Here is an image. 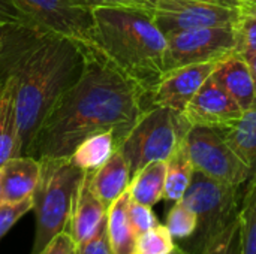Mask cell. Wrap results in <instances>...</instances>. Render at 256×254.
<instances>
[{"label":"cell","mask_w":256,"mask_h":254,"mask_svg":"<svg viewBox=\"0 0 256 254\" xmlns=\"http://www.w3.org/2000/svg\"><path fill=\"white\" fill-rule=\"evenodd\" d=\"M148 106L144 87L106 58L86 55L80 76L54 105L26 156L70 157L84 138L99 132H111L118 147Z\"/></svg>","instance_id":"1"},{"label":"cell","mask_w":256,"mask_h":254,"mask_svg":"<svg viewBox=\"0 0 256 254\" xmlns=\"http://www.w3.org/2000/svg\"><path fill=\"white\" fill-rule=\"evenodd\" d=\"M4 48L18 79L16 120L21 156H26L54 105L80 76L86 52L39 27L8 25Z\"/></svg>","instance_id":"2"},{"label":"cell","mask_w":256,"mask_h":254,"mask_svg":"<svg viewBox=\"0 0 256 254\" xmlns=\"http://www.w3.org/2000/svg\"><path fill=\"white\" fill-rule=\"evenodd\" d=\"M90 13L100 54L150 94L166 72V37L152 12L132 7H98Z\"/></svg>","instance_id":"3"},{"label":"cell","mask_w":256,"mask_h":254,"mask_svg":"<svg viewBox=\"0 0 256 254\" xmlns=\"http://www.w3.org/2000/svg\"><path fill=\"white\" fill-rule=\"evenodd\" d=\"M84 175L86 172L70 157L40 160V178L32 198L36 219L32 254L42 253L58 234L66 231Z\"/></svg>","instance_id":"4"},{"label":"cell","mask_w":256,"mask_h":254,"mask_svg":"<svg viewBox=\"0 0 256 254\" xmlns=\"http://www.w3.org/2000/svg\"><path fill=\"white\" fill-rule=\"evenodd\" d=\"M188 130L180 112L150 105L117 147L129 166L130 178L148 163L166 162Z\"/></svg>","instance_id":"5"},{"label":"cell","mask_w":256,"mask_h":254,"mask_svg":"<svg viewBox=\"0 0 256 254\" xmlns=\"http://www.w3.org/2000/svg\"><path fill=\"white\" fill-rule=\"evenodd\" d=\"M242 187L230 186L201 172H194L182 202L189 207L198 220L189 254H200L207 244L228 228L237 217L242 202Z\"/></svg>","instance_id":"6"},{"label":"cell","mask_w":256,"mask_h":254,"mask_svg":"<svg viewBox=\"0 0 256 254\" xmlns=\"http://www.w3.org/2000/svg\"><path fill=\"white\" fill-rule=\"evenodd\" d=\"M183 144L196 172L236 187H244L249 181V166L230 145L222 129L192 126Z\"/></svg>","instance_id":"7"},{"label":"cell","mask_w":256,"mask_h":254,"mask_svg":"<svg viewBox=\"0 0 256 254\" xmlns=\"http://www.w3.org/2000/svg\"><path fill=\"white\" fill-rule=\"evenodd\" d=\"M244 13L240 0H153L152 16L160 31L170 33L234 25Z\"/></svg>","instance_id":"8"},{"label":"cell","mask_w":256,"mask_h":254,"mask_svg":"<svg viewBox=\"0 0 256 254\" xmlns=\"http://www.w3.org/2000/svg\"><path fill=\"white\" fill-rule=\"evenodd\" d=\"M18 7L39 27L80 45L86 55L104 57L96 45L93 19L88 10L70 0H14ZM105 58V57H104Z\"/></svg>","instance_id":"9"},{"label":"cell","mask_w":256,"mask_h":254,"mask_svg":"<svg viewBox=\"0 0 256 254\" xmlns=\"http://www.w3.org/2000/svg\"><path fill=\"white\" fill-rule=\"evenodd\" d=\"M165 37L166 72L188 64L222 60L236 52L237 46L232 25L182 30L170 33Z\"/></svg>","instance_id":"10"},{"label":"cell","mask_w":256,"mask_h":254,"mask_svg":"<svg viewBox=\"0 0 256 254\" xmlns=\"http://www.w3.org/2000/svg\"><path fill=\"white\" fill-rule=\"evenodd\" d=\"M180 114L189 127L200 126L224 130L234 124L243 115V111L212 75Z\"/></svg>","instance_id":"11"},{"label":"cell","mask_w":256,"mask_h":254,"mask_svg":"<svg viewBox=\"0 0 256 254\" xmlns=\"http://www.w3.org/2000/svg\"><path fill=\"white\" fill-rule=\"evenodd\" d=\"M224 60V58H222ZM222 60L195 63L168 70L148 94L150 105L183 112L202 84L214 73Z\"/></svg>","instance_id":"12"},{"label":"cell","mask_w":256,"mask_h":254,"mask_svg":"<svg viewBox=\"0 0 256 254\" xmlns=\"http://www.w3.org/2000/svg\"><path fill=\"white\" fill-rule=\"evenodd\" d=\"M16 73L3 40L0 52V166L9 159L21 156L16 120Z\"/></svg>","instance_id":"13"},{"label":"cell","mask_w":256,"mask_h":254,"mask_svg":"<svg viewBox=\"0 0 256 254\" xmlns=\"http://www.w3.org/2000/svg\"><path fill=\"white\" fill-rule=\"evenodd\" d=\"M106 207L100 202L90 186L88 172H86L70 213V219L64 232H68L75 246L90 240L106 220Z\"/></svg>","instance_id":"14"},{"label":"cell","mask_w":256,"mask_h":254,"mask_svg":"<svg viewBox=\"0 0 256 254\" xmlns=\"http://www.w3.org/2000/svg\"><path fill=\"white\" fill-rule=\"evenodd\" d=\"M40 178V160L16 156L0 166L3 202H21L33 198Z\"/></svg>","instance_id":"15"},{"label":"cell","mask_w":256,"mask_h":254,"mask_svg":"<svg viewBox=\"0 0 256 254\" xmlns=\"http://www.w3.org/2000/svg\"><path fill=\"white\" fill-rule=\"evenodd\" d=\"M214 79L238 103L242 111L250 109L256 102V84L248 60L232 52L225 57L213 73Z\"/></svg>","instance_id":"16"},{"label":"cell","mask_w":256,"mask_h":254,"mask_svg":"<svg viewBox=\"0 0 256 254\" xmlns=\"http://www.w3.org/2000/svg\"><path fill=\"white\" fill-rule=\"evenodd\" d=\"M88 178L93 192L108 210L112 202L128 192L130 171L122 153L116 150L105 165L94 172H88Z\"/></svg>","instance_id":"17"},{"label":"cell","mask_w":256,"mask_h":254,"mask_svg":"<svg viewBox=\"0 0 256 254\" xmlns=\"http://www.w3.org/2000/svg\"><path fill=\"white\" fill-rule=\"evenodd\" d=\"M166 162H153L140 169L129 183L128 192L134 202L153 207L164 199Z\"/></svg>","instance_id":"18"},{"label":"cell","mask_w":256,"mask_h":254,"mask_svg":"<svg viewBox=\"0 0 256 254\" xmlns=\"http://www.w3.org/2000/svg\"><path fill=\"white\" fill-rule=\"evenodd\" d=\"M129 192H124L106 211V229L111 247L116 254H134L136 235L130 226L128 207H129Z\"/></svg>","instance_id":"19"},{"label":"cell","mask_w":256,"mask_h":254,"mask_svg":"<svg viewBox=\"0 0 256 254\" xmlns=\"http://www.w3.org/2000/svg\"><path fill=\"white\" fill-rule=\"evenodd\" d=\"M224 135L234 151L250 169V178L256 175V102L244 111L243 115L230 127L224 129ZM249 178V180H250Z\"/></svg>","instance_id":"20"},{"label":"cell","mask_w":256,"mask_h":254,"mask_svg":"<svg viewBox=\"0 0 256 254\" xmlns=\"http://www.w3.org/2000/svg\"><path fill=\"white\" fill-rule=\"evenodd\" d=\"M117 150L111 132H99L84 138L70 154V160L84 172H94L108 162Z\"/></svg>","instance_id":"21"},{"label":"cell","mask_w":256,"mask_h":254,"mask_svg":"<svg viewBox=\"0 0 256 254\" xmlns=\"http://www.w3.org/2000/svg\"><path fill=\"white\" fill-rule=\"evenodd\" d=\"M194 172H195L194 165H192V162L186 153L184 144L182 141V144L176 148V151L166 160L164 199L170 201V202L182 201L188 187L190 186Z\"/></svg>","instance_id":"22"},{"label":"cell","mask_w":256,"mask_h":254,"mask_svg":"<svg viewBox=\"0 0 256 254\" xmlns=\"http://www.w3.org/2000/svg\"><path fill=\"white\" fill-rule=\"evenodd\" d=\"M238 220L243 254H256V175L244 186Z\"/></svg>","instance_id":"23"},{"label":"cell","mask_w":256,"mask_h":254,"mask_svg":"<svg viewBox=\"0 0 256 254\" xmlns=\"http://www.w3.org/2000/svg\"><path fill=\"white\" fill-rule=\"evenodd\" d=\"M177 244L165 225H158L136 237L134 254H171Z\"/></svg>","instance_id":"24"},{"label":"cell","mask_w":256,"mask_h":254,"mask_svg":"<svg viewBox=\"0 0 256 254\" xmlns=\"http://www.w3.org/2000/svg\"><path fill=\"white\" fill-rule=\"evenodd\" d=\"M165 226L174 240H189L196 232L198 220L195 213L182 201H178L174 202L172 208L170 210Z\"/></svg>","instance_id":"25"},{"label":"cell","mask_w":256,"mask_h":254,"mask_svg":"<svg viewBox=\"0 0 256 254\" xmlns=\"http://www.w3.org/2000/svg\"><path fill=\"white\" fill-rule=\"evenodd\" d=\"M200 254H243L238 217L214 237Z\"/></svg>","instance_id":"26"},{"label":"cell","mask_w":256,"mask_h":254,"mask_svg":"<svg viewBox=\"0 0 256 254\" xmlns=\"http://www.w3.org/2000/svg\"><path fill=\"white\" fill-rule=\"evenodd\" d=\"M236 33V52L249 58L256 55V13L244 12L232 25Z\"/></svg>","instance_id":"27"},{"label":"cell","mask_w":256,"mask_h":254,"mask_svg":"<svg viewBox=\"0 0 256 254\" xmlns=\"http://www.w3.org/2000/svg\"><path fill=\"white\" fill-rule=\"evenodd\" d=\"M33 210V199L21 202H3L0 205V240L14 228V225Z\"/></svg>","instance_id":"28"},{"label":"cell","mask_w":256,"mask_h":254,"mask_svg":"<svg viewBox=\"0 0 256 254\" xmlns=\"http://www.w3.org/2000/svg\"><path fill=\"white\" fill-rule=\"evenodd\" d=\"M128 216H129L130 226H132V229H134V232H135L136 237L159 225V220L154 216L152 207H147V205L134 202L132 199L129 201Z\"/></svg>","instance_id":"29"},{"label":"cell","mask_w":256,"mask_h":254,"mask_svg":"<svg viewBox=\"0 0 256 254\" xmlns=\"http://www.w3.org/2000/svg\"><path fill=\"white\" fill-rule=\"evenodd\" d=\"M70 3L88 12L98 7H132L152 12L153 7V0H70Z\"/></svg>","instance_id":"30"},{"label":"cell","mask_w":256,"mask_h":254,"mask_svg":"<svg viewBox=\"0 0 256 254\" xmlns=\"http://www.w3.org/2000/svg\"><path fill=\"white\" fill-rule=\"evenodd\" d=\"M75 254H116L108 237L106 220L102 223L99 231L86 243L75 246Z\"/></svg>","instance_id":"31"},{"label":"cell","mask_w":256,"mask_h":254,"mask_svg":"<svg viewBox=\"0 0 256 254\" xmlns=\"http://www.w3.org/2000/svg\"><path fill=\"white\" fill-rule=\"evenodd\" d=\"M0 24L12 27H38L14 0H0Z\"/></svg>","instance_id":"32"},{"label":"cell","mask_w":256,"mask_h":254,"mask_svg":"<svg viewBox=\"0 0 256 254\" xmlns=\"http://www.w3.org/2000/svg\"><path fill=\"white\" fill-rule=\"evenodd\" d=\"M40 254H75V244L68 232L58 234Z\"/></svg>","instance_id":"33"},{"label":"cell","mask_w":256,"mask_h":254,"mask_svg":"<svg viewBox=\"0 0 256 254\" xmlns=\"http://www.w3.org/2000/svg\"><path fill=\"white\" fill-rule=\"evenodd\" d=\"M248 60V63H249V66H250V70H252V73H254V78H255V84H256V55H252V57H249V58H246Z\"/></svg>","instance_id":"34"},{"label":"cell","mask_w":256,"mask_h":254,"mask_svg":"<svg viewBox=\"0 0 256 254\" xmlns=\"http://www.w3.org/2000/svg\"><path fill=\"white\" fill-rule=\"evenodd\" d=\"M243 7H244V12L256 13V0L255 1H249V3H243Z\"/></svg>","instance_id":"35"},{"label":"cell","mask_w":256,"mask_h":254,"mask_svg":"<svg viewBox=\"0 0 256 254\" xmlns=\"http://www.w3.org/2000/svg\"><path fill=\"white\" fill-rule=\"evenodd\" d=\"M6 28H8V25H2V24H0V52H2V46H3V40H4V34H6Z\"/></svg>","instance_id":"36"},{"label":"cell","mask_w":256,"mask_h":254,"mask_svg":"<svg viewBox=\"0 0 256 254\" xmlns=\"http://www.w3.org/2000/svg\"><path fill=\"white\" fill-rule=\"evenodd\" d=\"M171 254H189V253H188L184 249H182V247H178V246H177V247L174 249V252H172Z\"/></svg>","instance_id":"37"},{"label":"cell","mask_w":256,"mask_h":254,"mask_svg":"<svg viewBox=\"0 0 256 254\" xmlns=\"http://www.w3.org/2000/svg\"><path fill=\"white\" fill-rule=\"evenodd\" d=\"M3 204V195H2V186H0V205Z\"/></svg>","instance_id":"38"},{"label":"cell","mask_w":256,"mask_h":254,"mask_svg":"<svg viewBox=\"0 0 256 254\" xmlns=\"http://www.w3.org/2000/svg\"><path fill=\"white\" fill-rule=\"evenodd\" d=\"M240 1H242V4H243V3H249V1H255V0H240Z\"/></svg>","instance_id":"39"}]
</instances>
